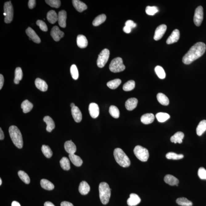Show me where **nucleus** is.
Listing matches in <instances>:
<instances>
[{
  "instance_id": "nucleus-7",
  "label": "nucleus",
  "mask_w": 206,
  "mask_h": 206,
  "mask_svg": "<svg viewBox=\"0 0 206 206\" xmlns=\"http://www.w3.org/2000/svg\"><path fill=\"white\" fill-rule=\"evenodd\" d=\"M4 22L9 23L12 21L14 17V9L11 1L7 2L4 5Z\"/></svg>"
},
{
  "instance_id": "nucleus-44",
  "label": "nucleus",
  "mask_w": 206,
  "mask_h": 206,
  "mask_svg": "<svg viewBox=\"0 0 206 206\" xmlns=\"http://www.w3.org/2000/svg\"><path fill=\"white\" fill-rule=\"evenodd\" d=\"M41 150L42 151L43 154L45 157L47 158H50L52 156L53 153L52 151L49 146L43 145L41 148Z\"/></svg>"
},
{
  "instance_id": "nucleus-18",
  "label": "nucleus",
  "mask_w": 206,
  "mask_h": 206,
  "mask_svg": "<svg viewBox=\"0 0 206 206\" xmlns=\"http://www.w3.org/2000/svg\"><path fill=\"white\" fill-rule=\"evenodd\" d=\"M72 116L77 123H80L81 122L82 119V115L81 111L76 106L72 108Z\"/></svg>"
},
{
  "instance_id": "nucleus-43",
  "label": "nucleus",
  "mask_w": 206,
  "mask_h": 206,
  "mask_svg": "<svg viewBox=\"0 0 206 206\" xmlns=\"http://www.w3.org/2000/svg\"><path fill=\"white\" fill-rule=\"evenodd\" d=\"M18 173L19 178L24 183L27 184H29L30 182V177L25 172L23 171H19Z\"/></svg>"
},
{
  "instance_id": "nucleus-23",
  "label": "nucleus",
  "mask_w": 206,
  "mask_h": 206,
  "mask_svg": "<svg viewBox=\"0 0 206 206\" xmlns=\"http://www.w3.org/2000/svg\"><path fill=\"white\" fill-rule=\"evenodd\" d=\"M154 116L152 113H146L141 117V120L142 123L145 125L150 124L153 122Z\"/></svg>"
},
{
  "instance_id": "nucleus-22",
  "label": "nucleus",
  "mask_w": 206,
  "mask_h": 206,
  "mask_svg": "<svg viewBox=\"0 0 206 206\" xmlns=\"http://www.w3.org/2000/svg\"><path fill=\"white\" fill-rule=\"evenodd\" d=\"M35 84L36 88L40 91L45 92L47 91L48 85L44 80L39 78H37L35 81Z\"/></svg>"
},
{
  "instance_id": "nucleus-28",
  "label": "nucleus",
  "mask_w": 206,
  "mask_h": 206,
  "mask_svg": "<svg viewBox=\"0 0 206 206\" xmlns=\"http://www.w3.org/2000/svg\"><path fill=\"white\" fill-rule=\"evenodd\" d=\"M69 157L71 161L75 166L79 167L81 166L83 164V160L81 158L75 154H69Z\"/></svg>"
},
{
  "instance_id": "nucleus-27",
  "label": "nucleus",
  "mask_w": 206,
  "mask_h": 206,
  "mask_svg": "<svg viewBox=\"0 0 206 206\" xmlns=\"http://www.w3.org/2000/svg\"><path fill=\"white\" fill-rule=\"evenodd\" d=\"M43 120L47 125V131L49 132H51L55 127V125L54 121L51 117L49 116L44 117Z\"/></svg>"
},
{
  "instance_id": "nucleus-48",
  "label": "nucleus",
  "mask_w": 206,
  "mask_h": 206,
  "mask_svg": "<svg viewBox=\"0 0 206 206\" xmlns=\"http://www.w3.org/2000/svg\"><path fill=\"white\" fill-rule=\"evenodd\" d=\"M45 2L52 7L59 8L61 6V1L59 0H46Z\"/></svg>"
},
{
  "instance_id": "nucleus-41",
  "label": "nucleus",
  "mask_w": 206,
  "mask_h": 206,
  "mask_svg": "<svg viewBox=\"0 0 206 206\" xmlns=\"http://www.w3.org/2000/svg\"><path fill=\"white\" fill-rule=\"evenodd\" d=\"M154 71L159 78L161 79H164L165 78V72L162 67L160 66H157L154 68Z\"/></svg>"
},
{
  "instance_id": "nucleus-26",
  "label": "nucleus",
  "mask_w": 206,
  "mask_h": 206,
  "mask_svg": "<svg viewBox=\"0 0 206 206\" xmlns=\"http://www.w3.org/2000/svg\"><path fill=\"white\" fill-rule=\"evenodd\" d=\"M184 136V134L182 132H178L175 134L170 138V141L176 144L178 143L181 144L183 142V140Z\"/></svg>"
},
{
  "instance_id": "nucleus-15",
  "label": "nucleus",
  "mask_w": 206,
  "mask_h": 206,
  "mask_svg": "<svg viewBox=\"0 0 206 206\" xmlns=\"http://www.w3.org/2000/svg\"><path fill=\"white\" fill-rule=\"evenodd\" d=\"M27 34L29 37V38L33 41L34 42L38 44H39L41 43V39L36 34V32L35 31L30 27H28L26 31Z\"/></svg>"
},
{
  "instance_id": "nucleus-34",
  "label": "nucleus",
  "mask_w": 206,
  "mask_h": 206,
  "mask_svg": "<svg viewBox=\"0 0 206 206\" xmlns=\"http://www.w3.org/2000/svg\"><path fill=\"white\" fill-rule=\"evenodd\" d=\"M106 19H107V17L104 14H101V15L98 16L94 19L93 22V25L94 26H98L105 22Z\"/></svg>"
},
{
  "instance_id": "nucleus-39",
  "label": "nucleus",
  "mask_w": 206,
  "mask_h": 206,
  "mask_svg": "<svg viewBox=\"0 0 206 206\" xmlns=\"http://www.w3.org/2000/svg\"><path fill=\"white\" fill-rule=\"evenodd\" d=\"M121 83V80L119 79H116L108 82L107 86L111 89H115L118 88Z\"/></svg>"
},
{
  "instance_id": "nucleus-59",
  "label": "nucleus",
  "mask_w": 206,
  "mask_h": 206,
  "mask_svg": "<svg viewBox=\"0 0 206 206\" xmlns=\"http://www.w3.org/2000/svg\"><path fill=\"white\" fill-rule=\"evenodd\" d=\"M75 104H74V103H72L70 105V107H72V108L75 107Z\"/></svg>"
},
{
  "instance_id": "nucleus-35",
  "label": "nucleus",
  "mask_w": 206,
  "mask_h": 206,
  "mask_svg": "<svg viewBox=\"0 0 206 206\" xmlns=\"http://www.w3.org/2000/svg\"><path fill=\"white\" fill-rule=\"evenodd\" d=\"M23 74L21 68L17 67L16 68L15 72V79L14 82L15 84H18L19 82L22 80Z\"/></svg>"
},
{
  "instance_id": "nucleus-10",
  "label": "nucleus",
  "mask_w": 206,
  "mask_h": 206,
  "mask_svg": "<svg viewBox=\"0 0 206 206\" xmlns=\"http://www.w3.org/2000/svg\"><path fill=\"white\" fill-rule=\"evenodd\" d=\"M51 35L53 39L56 41H59L63 38L64 33L61 31L57 26H54L52 29Z\"/></svg>"
},
{
  "instance_id": "nucleus-1",
  "label": "nucleus",
  "mask_w": 206,
  "mask_h": 206,
  "mask_svg": "<svg viewBox=\"0 0 206 206\" xmlns=\"http://www.w3.org/2000/svg\"><path fill=\"white\" fill-rule=\"evenodd\" d=\"M205 43L199 42L192 47L183 58V62L186 65H189L203 55L206 51Z\"/></svg>"
},
{
  "instance_id": "nucleus-58",
  "label": "nucleus",
  "mask_w": 206,
  "mask_h": 206,
  "mask_svg": "<svg viewBox=\"0 0 206 206\" xmlns=\"http://www.w3.org/2000/svg\"><path fill=\"white\" fill-rule=\"evenodd\" d=\"M11 206H21V205L19 203L17 202V201H14L12 202Z\"/></svg>"
},
{
  "instance_id": "nucleus-17",
  "label": "nucleus",
  "mask_w": 206,
  "mask_h": 206,
  "mask_svg": "<svg viewBox=\"0 0 206 206\" xmlns=\"http://www.w3.org/2000/svg\"><path fill=\"white\" fill-rule=\"evenodd\" d=\"M64 147L65 151L69 154H75L76 151V146L71 140L66 142Z\"/></svg>"
},
{
  "instance_id": "nucleus-31",
  "label": "nucleus",
  "mask_w": 206,
  "mask_h": 206,
  "mask_svg": "<svg viewBox=\"0 0 206 206\" xmlns=\"http://www.w3.org/2000/svg\"><path fill=\"white\" fill-rule=\"evenodd\" d=\"M33 107V104L28 101V100H26L22 103L21 108L24 113H27L31 111Z\"/></svg>"
},
{
  "instance_id": "nucleus-46",
  "label": "nucleus",
  "mask_w": 206,
  "mask_h": 206,
  "mask_svg": "<svg viewBox=\"0 0 206 206\" xmlns=\"http://www.w3.org/2000/svg\"><path fill=\"white\" fill-rule=\"evenodd\" d=\"M159 11L158 8L156 6H147L146 9V14L149 15H154L158 12Z\"/></svg>"
},
{
  "instance_id": "nucleus-55",
  "label": "nucleus",
  "mask_w": 206,
  "mask_h": 206,
  "mask_svg": "<svg viewBox=\"0 0 206 206\" xmlns=\"http://www.w3.org/2000/svg\"><path fill=\"white\" fill-rule=\"evenodd\" d=\"M61 206H74L73 204L71 203L70 202H67V201H64L61 203Z\"/></svg>"
},
{
  "instance_id": "nucleus-8",
  "label": "nucleus",
  "mask_w": 206,
  "mask_h": 206,
  "mask_svg": "<svg viewBox=\"0 0 206 206\" xmlns=\"http://www.w3.org/2000/svg\"><path fill=\"white\" fill-rule=\"evenodd\" d=\"M110 51L108 49H105L103 50L98 56L97 62L98 67L101 68L104 67L108 61Z\"/></svg>"
},
{
  "instance_id": "nucleus-47",
  "label": "nucleus",
  "mask_w": 206,
  "mask_h": 206,
  "mask_svg": "<svg viewBox=\"0 0 206 206\" xmlns=\"http://www.w3.org/2000/svg\"><path fill=\"white\" fill-rule=\"evenodd\" d=\"M70 73L72 78L74 80H77L78 78L79 73L78 68L75 65H73L70 68Z\"/></svg>"
},
{
  "instance_id": "nucleus-11",
  "label": "nucleus",
  "mask_w": 206,
  "mask_h": 206,
  "mask_svg": "<svg viewBox=\"0 0 206 206\" xmlns=\"http://www.w3.org/2000/svg\"><path fill=\"white\" fill-rule=\"evenodd\" d=\"M167 29V26L162 25L157 27L154 32V39L155 41H159L161 39L165 33Z\"/></svg>"
},
{
  "instance_id": "nucleus-51",
  "label": "nucleus",
  "mask_w": 206,
  "mask_h": 206,
  "mask_svg": "<svg viewBox=\"0 0 206 206\" xmlns=\"http://www.w3.org/2000/svg\"><path fill=\"white\" fill-rule=\"evenodd\" d=\"M136 24L134 23L132 20H128L125 23V26L130 27L131 29L136 27Z\"/></svg>"
},
{
  "instance_id": "nucleus-24",
  "label": "nucleus",
  "mask_w": 206,
  "mask_h": 206,
  "mask_svg": "<svg viewBox=\"0 0 206 206\" xmlns=\"http://www.w3.org/2000/svg\"><path fill=\"white\" fill-rule=\"evenodd\" d=\"M90 190V187L88 183L85 181H82L79 187V191L83 195H86Z\"/></svg>"
},
{
  "instance_id": "nucleus-9",
  "label": "nucleus",
  "mask_w": 206,
  "mask_h": 206,
  "mask_svg": "<svg viewBox=\"0 0 206 206\" xmlns=\"http://www.w3.org/2000/svg\"><path fill=\"white\" fill-rule=\"evenodd\" d=\"M204 19V10L202 6H199L196 8L195 12L194 22L196 26L199 27L202 23Z\"/></svg>"
},
{
  "instance_id": "nucleus-29",
  "label": "nucleus",
  "mask_w": 206,
  "mask_h": 206,
  "mask_svg": "<svg viewBox=\"0 0 206 206\" xmlns=\"http://www.w3.org/2000/svg\"><path fill=\"white\" fill-rule=\"evenodd\" d=\"M48 21L51 24H54L58 20V15L54 10H51L47 13V15Z\"/></svg>"
},
{
  "instance_id": "nucleus-36",
  "label": "nucleus",
  "mask_w": 206,
  "mask_h": 206,
  "mask_svg": "<svg viewBox=\"0 0 206 206\" xmlns=\"http://www.w3.org/2000/svg\"><path fill=\"white\" fill-rule=\"evenodd\" d=\"M156 117L157 120L160 123L166 121L170 118V115L166 113L160 112L156 115Z\"/></svg>"
},
{
  "instance_id": "nucleus-60",
  "label": "nucleus",
  "mask_w": 206,
  "mask_h": 206,
  "mask_svg": "<svg viewBox=\"0 0 206 206\" xmlns=\"http://www.w3.org/2000/svg\"><path fill=\"white\" fill-rule=\"evenodd\" d=\"M2 184V181L1 179H0V185H1Z\"/></svg>"
},
{
  "instance_id": "nucleus-49",
  "label": "nucleus",
  "mask_w": 206,
  "mask_h": 206,
  "mask_svg": "<svg viewBox=\"0 0 206 206\" xmlns=\"http://www.w3.org/2000/svg\"><path fill=\"white\" fill-rule=\"evenodd\" d=\"M198 175L201 179L206 180V170L203 167L199 168L198 171Z\"/></svg>"
},
{
  "instance_id": "nucleus-19",
  "label": "nucleus",
  "mask_w": 206,
  "mask_h": 206,
  "mask_svg": "<svg viewBox=\"0 0 206 206\" xmlns=\"http://www.w3.org/2000/svg\"><path fill=\"white\" fill-rule=\"evenodd\" d=\"M138 103V99L135 98L128 99L125 102V107L127 110L132 111L137 107Z\"/></svg>"
},
{
  "instance_id": "nucleus-4",
  "label": "nucleus",
  "mask_w": 206,
  "mask_h": 206,
  "mask_svg": "<svg viewBox=\"0 0 206 206\" xmlns=\"http://www.w3.org/2000/svg\"><path fill=\"white\" fill-rule=\"evenodd\" d=\"M99 197L101 202L104 205L108 203L111 196V189L108 184L102 182L99 186Z\"/></svg>"
},
{
  "instance_id": "nucleus-14",
  "label": "nucleus",
  "mask_w": 206,
  "mask_h": 206,
  "mask_svg": "<svg viewBox=\"0 0 206 206\" xmlns=\"http://www.w3.org/2000/svg\"><path fill=\"white\" fill-rule=\"evenodd\" d=\"M67 18V14L65 10H61L59 12L58 21L60 26L62 28H65L66 27Z\"/></svg>"
},
{
  "instance_id": "nucleus-16",
  "label": "nucleus",
  "mask_w": 206,
  "mask_h": 206,
  "mask_svg": "<svg viewBox=\"0 0 206 206\" xmlns=\"http://www.w3.org/2000/svg\"><path fill=\"white\" fill-rule=\"evenodd\" d=\"M141 199L137 194H131L130 197L127 200V204L130 206H135L138 205L141 202Z\"/></svg>"
},
{
  "instance_id": "nucleus-2",
  "label": "nucleus",
  "mask_w": 206,
  "mask_h": 206,
  "mask_svg": "<svg viewBox=\"0 0 206 206\" xmlns=\"http://www.w3.org/2000/svg\"><path fill=\"white\" fill-rule=\"evenodd\" d=\"M9 133L14 144L19 149L23 147V140L20 130L15 126H12L9 128Z\"/></svg>"
},
{
  "instance_id": "nucleus-25",
  "label": "nucleus",
  "mask_w": 206,
  "mask_h": 206,
  "mask_svg": "<svg viewBox=\"0 0 206 206\" xmlns=\"http://www.w3.org/2000/svg\"><path fill=\"white\" fill-rule=\"evenodd\" d=\"M77 44L80 48L86 47L88 45V41L86 37L83 35H78L77 38Z\"/></svg>"
},
{
  "instance_id": "nucleus-33",
  "label": "nucleus",
  "mask_w": 206,
  "mask_h": 206,
  "mask_svg": "<svg viewBox=\"0 0 206 206\" xmlns=\"http://www.w3.org/2000/svg\"><path fill=\"white\" fill-rule=\"evenodd\" d=\"M40 184H41L42 187L47 190H52L54 188V185L49 180L46 179L41 180Z\"/></svg>"
},
{
  "instance_id": "nucleus-54",
  "label": "nucleus",
  "mask_w": 206,
  "mask_h": 206,
  "mask_svg": "<svg viewBox=\"0 0 206 206\" xmlns=\"http://www.w3.org/2000/svg\"><path fill=\"white\" fill-rule=\"evenodd\" d=\"M131 30L132 29L130 28V27L126 26H125L123 29V31L126 33H131Z\"/></svg>"
},
{
  "instance_id": "nucleus-45",
  "label": "nucleus",
  "mask_w": 206,
  "mask_h": 206,
  "mask_svg": "<svg viewBox=\"0 0 206 206\" xmlns=\"http://www.w3.org/2000/svg\"><path fill=\"white\" fill-rule=\"evenodd\" d=\"M135 87V82L133 80H130L125 83L123 86V89L125 91H130L133 90Z\"/></svg>"
},
{
  "instance_id": "nucleus-37",
  "label": "nucleus",
  "mask_w": 206,
  "mask_h": 206,
  "mask_svg": "<svg viewBox=\"0 0 206 206\" xmlns=\"http://www.w3.org/2000/svg\"><path fill=\"white\" fill-rule=\"evenodd\" d=\"M60 166L64 170L68 171L70 169V163L69 159L66 157H63L60 161Z\"/></svg>"
},
{
  "instance_id": "nucleus-42",
  "label": "nucleus",
  "mask_w": 206,
  "mask_h": 206,
  "mask_svg": "<svg viewBox=\"0 0 206 206\" xmlns=\"http://www.w3.org/2000/svg\"><path fill=\"white\" fill-rule=\"evenodd\" d=\"M166 157L168 159L178 160L184 158V155L183 154H178L174 152H170L166 155Z\"/></svg>"
},
{
  "instance_id": "nucleus-5",
  "label": "nucleus",
  "mask_w": 206,
  "mask_h": 206,
  "mask_svg": "<svg viewBox=\"0 0 206 206\" xmlns=\"http://www.w3.org/2000/svg\"><path fill=\"white\" fill-rule=\"evenodd\" d=\"M109 69L113 73L123 71L125 70V67L123 64V60L120 57H117L113 60L109 65Z\"/></svg>"
},
{
  "instance_id": "nucleus-32",
  "label": "nucleus",
  "mask_w": 206,
  "mask_h": 206,
  "mask_svg": "<svg viewBox=\"0 0 206 206\" xmlns=\"http://www.w3.org/2000/svg\"><path fill=\"white\" fill-rule=\"evenodd\" d=\"M157 99L159 102L163 105H168L169 104V100L165 95L159 93L157 95Z\"/></svg>"
},
{
  "instance_id": "nucleus-53",
  "label": "nucleus",
  "mask_w": 206,
  "mask_h": 206,
  "mask_svg": "<svg viewBox=\"0 0 206 206\" xmlns=\"http://www.w3.org/2000/svg\"><path fill=\"white\" fill-rule=\"evenodd\" d=\"M4 76L2 74H1L0 75V89H1L2 88L3 85H4Z\"/></svg>"
},
{
  "instance_id": "nucleus-57",
  "label": "nucleus",
  "mask_w": 206,
  "mask_h": 206,
  "mask_svg": "<svg viewBox=\"0 0 206 206\" xmlns=\"http://www.w3.org/2000/svg\"><path fill=\"white\" fill-rule=\"evenodd\" d=\"M44 206H55L54 204H53L52 203L50 202H49V201H47V202H46L44 204Z\"/></svg>"
},
{
  "instance_id": "nucleus-38",
  "label": "nucleus",
  "mask_w": 206,
  "mask_h": 206,
  "mask_svg": "<svg viewBox=\"0 0 206 206\" xmlns=\"http://www.w3.org/2000/svg\"><path fill=\"white\" fill-rule=\"evenodd\" d=\"M176 202L179 205L182 206H192L193 204L192 202L184 197L179 198Z\"/></svg>"
},
{
  "instance_id": "nucleus-21",
  "label": "nucleus",
  "mask_w": 206,
  "mask_h": 206,
  "mask_svg": "<svg viewBox=\"0 0 206 206\" xmlns=\"http://www.w3.org/2000/svg\"><path fill=\"white\" fill-rule=\"evenodd\" d=\"M164 181L167 184L170 186H178L179 183V180L174 176L170 175H167L164 179Z\"/></svg>"
},
{
  "instance_id": "nucleus-30",
  "label": "nucleus",
  "mask_w": 206,
  "mask_h": 206,
  "mask_svg": "<svg viewBox=\"0 0 206 206\" xmlns=\"http://www.w3.org/2000/svg\"><path fill=\"white\" fill-rule=\"evenodd\" d=\"M206 131V120H202L200 122L196 129V133L198 136H201Z\"/></svg>"
},
{
  "instance_id": "nucleus-3",
  "label": "nucleus",
  "mask_w": 206,
  "mask_h": 206,
  "mask_svg": "<svg viewBox=\"0 0 206 206\" xmlns=\"http://www.w3.org/2000/svg\"><path fill=\"white\" fill-rule=\"evenodd\" d=\"M113 154L115 160L121 166L126 168L130 166L131 162L125 152L120 148L114 150Z\"/></svg>"
},
{
  "instance_id": "nucleus-56",
  "label": "nucleus",
  "mask_w": 206,
  "mask_h": 206,
  "mask_svg": "<svg viewBox=\"0 0 206 206\" xmlns=\"http://www.w3.org/2000/svg\"><path fill=\"white\" fill-rule=\"evenodd\" d=\"M4 132L2 130L1 128H0V140H2L4 139Z\"/></svg>"
},
{
  "instance_id": "nucleus-6",
  "label": "nucleus",
  "mask_w": 206,
  "mask_h": 206,
  "mask_svg": "<svg viewBox=\"0 0 206 206\" xmlns=\"http://www.w3.org/2000/svg\"><path fill=\"white\" fill-rule=\"evenodd\" d=\"M134 153L136 157L142 162H147L149 157V151L141 146H136L134 149Z\"/></svg>"
},
{
  "instance_id": "nucleus-12",
  "label": "nucleus",
  "mask_w": 206,
  "mask_h": 206,
  "mask_svg": "<svg viewBox=\"0 0 206 206\" xmlns=\"http://www.w3.org/2000/svg\"><path fill=\"white\" fill-rule=\"evenodd\" d=\"M89 110L90 115L93 118H96L99 116V106L96 103H92L89 104Z\"/></svg>"
},
{
  "instance_id": "nucleus-50",
  "label": "nucleus",
  "mask_w": 206,
  "mask_h": 206,
  "mask_svg": "<svg viewBox=\"0 0 206 206\" xmlns=\"http://www.w3.org/2000/svg\"><path fill=\"white\" fill-rule=\"evenodd\" d=\"M37 25L39 27L40 29L43 31L46 32L47 31L48 28L47 26L44 22L42 20H38L36 22Z\"/></svg>"
},
{
  "instance_id": "nucleus-52",
  "label": "nucleus",
  "mask_w": 206,
  "mask_h": 206,
  "mask_svg": "<svg viewBox=\"0 0 206 206\" xmlns=\"http://www.w3.org/2000/svg\"><path fill=\"white\" fill-rule=\"evenodd\" d=\"M36 1L35 0H30L28 2V6L30 9H33L36 6Z\"/></svg>"
},
{
  "instance_id": "nucleus-13",
  "label": "nucleus",
  "mask_w": 206,
  "mask_h": 206,
  "mask_svg": "<svg viewBox=\"0 0 206 206\" xmlns=\"http://www.w3.org/2000/svg\"><path fill=\"white\" fill-rule=\"evenodd\" d=\"M180 38V32L178 29H175L167 40V43L171 44L177 42Z\"/></svg>"
},
{
  "instance_id": "nucleus-40",
  "label": "nucleus",
  "mask_w": 206,
  "mask_h": 206,
  "mask_svg": "<svg viewBox=\"0 0 206 206\" xmlns=\"http://www.w3.org/2000/svg\"><path fill=\"white\" fill-rule=\"evenodd\" d=\"M109 112L110 115L115 118H118L120 117V111L117 107L114 105H111L109 108Z\"/></svg>"
},
{
  "instance_id": "nucleus-20",
  "label": "nucleus",
  "mask_w": 206,
  "mask_h": 206,
  "mask_svg": "<svg viewBox=\"0 0 206 206\" xmlns=\"http://www.w3.org/2000/svg\"><path fill=\"white\" fill-rule=\"evenodd\" d=\"M72 3L74 7L78 12H83L87 9L88 7L86 4L79 0H73L72 1Z\"/></svg>"
}]
</instances>
